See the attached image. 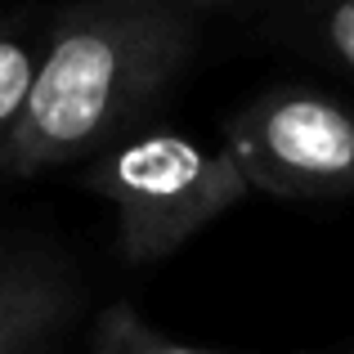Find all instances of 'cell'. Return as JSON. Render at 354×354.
Instances as JSON below:
<instances>
[{"mask_svg":"<svg viewBox=\"0 0 354 354\" xmlns=\"http://www.w3.org/2000/svg\"><path fill=\"white\" fill-rule=\"evenodd\" d=\"M202 18L175 0H72L41 45L32 99L0 171L14 180L86 166L153 126L198 54Z\"/></svg>","mask_w":354,"mask_h":354,"instance_id":"6da1fadb","label":"cell"},{"mask_svg":"<svg viewBox=\"0 0 354 354\" xmlns=\"http://www.w3.org/2000/svg\"><path fill=\"white\" fill-rule=\"evenodd\" d=\"M81 189L117 211V251L126 265L175 256L251 193L225 144L171 126H144L86 162Z\"/></svg>","mask_w":354,"mask_h":354,"instance_id":"7a4b0ae2","label":"cell"},{"mask_svg":"<svg viewBox=\"0 0 354 354\" xmlns=\"http://www.w3.org/2000/svg\"><path fill=\"white\" fill-rule=\"evenodd\" d=\"M220 144L251 193L283 202L354 198V108L319 86H269L225 117Z\"/></svg>","mask_w":354,"mask_h":354,"instance_id":"3957f363","label":"cell"},{"mask_svg":"<svg viewBox=\"0 0 354 354\" xmlns=\"http://www.w3.org/2000/svg\"><path fill=\"white\" fill-rule=\"evenodd\" d=\"M81 305L68 260L45 247H0V354H41Z\"/></svg>","mask_w":354,"mask_h":354,"instance_id":"277c9868","label":"cell"},{"mask_svg":"<svg viewBox=\"0 0 354 354\" xmlns=\"http://www.w3.org/2000/svg\"><path fill=\"white\" fill-rule=\"evenodd\" d=\"M265 27L287 50L354 77V0H269Z\"/></svg>","mask_w":354,"mask_h":354,"instance_id":"5b68a950","label":"cell"},{"mask_svg":"<svg viewBox=\"0 0 354 354\" xmlns=\"http://www.w3.org/2000/svg\"><path fill=\"white\" fill-rule=\"evenodd\" d=\"M90 354H229V350H207V346H184V341L157 332L135 305L113 301L99 310L90 328Z\"/></svg>","mask_w":354,"mask_h":354,"instance_id":"8992f818","label":"cell"},{"mask_svg":"<svg viewBox=\"0 0 354 354\" xmlns=\"http://www.w3.org/2000/svg\"><path fill=\"white\" fill-rule=\"evenodd\" d=\"M41 45L32 36L0 32V157H5L9 139H14L18 121L27 113L32 81H36V68H41Z\"/></svg>","mask_w":354,"mask_h":354,"instance_id":"52a82bcc","label":"cell"},{"mask_svg":"<svg viewBox=\"0 0 354 354\" xmlns=\"http://www.w3.org/2000/svg\"><path fill=\"white\" fill-rule=\"evenodd\" d=\"M175 5L193 9V14H234V9H247V5H269V0H175Z\"/></svg>","mask_w":354,"mask_h":354,"instance_id":"ba28073f","label":"cell"}]
</instances>
